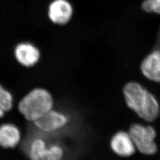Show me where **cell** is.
Returning a JSON list of instances; mask_svg holds the SVG:
<instances>
[{
	"label": "cell",
	"instance_id": "cell-1",
	"mask_svg": "<svg viewBox=\"0 0 160 160\" xmlns=\"http://www.w3.org/2000/svg\"><path fill=\"white\" fill-rule=\"evenodd\" d=\"M127 107L142 120L152 123L160 114V104L154 94L137 81H129L122 90Z\"/></svg>",
	"mask_w": 160,
	"mask_h": 160
},
{
	"label": "cell",
	"instance_id": "cell-2",
	"mask_svg": "<svg viewBox=\"0 0 160 160\" xmlns=\"http://www.w3.org/2000/svg\"><path fill=\"white\" fill-rule=\"evenodd\" d=\"M51 92L46 88L37 87L27 92L18 102L17 109L24 119L34 122L54 108Z\"/></svg>",
	"mask_w": 160,
	"mask_h": 160
},
{
	"label": "cell",
	"instance_id": "cell-3",
	"mask_svg": "<svg viewBox=\"0 0 160 160\" xmlns=\"http://www.w3.org/2000/svg\"><path fill=\"white\" fill-rule=\"evenodd\" d=\"M128 132L135 146L139 153L145 155H153L158 151L155 141L157 133L154 127L140 123L132 124Z\"/></svg>",
	"mask_w": 160,
	"mask_h": 160
},
{
	"label": "cell",
	"instance_id": "cell-4",
	"mask_svg": "<svg viewBox=\"0 0 160 160\" xmlns=\"http://www.w3.org/2000/svg\"><path fill=\"white\" fill-rule=\"evenodd\" d=\"M69 122L68 114L53 108L33 122V125L38 131L45 133H52L63 129Z\"/></svg>",
	"mask_w": 160,
	"mask_h": 160
},
{
	"label": "cell",
	"instance_id": "cell-5",
	"mask_svg": "<svg viewBox=\"0 0 160 160\" xmlns=\"http://www.w3.org/2000/svg\"><path fill=\"white\" fill-rule=\"evenodd\" d=\"M109 146L114 154L122 158L131 157L137 151L128 131L116 132L110 138Z\"/></svg>",
	"mask_w": 160,
	"mask_h": 160
},
{
	"label": "cell",
	"instance_id": "cell-6",
	"mask_svg": "<svg viewBox=\"0 0 160 160\" xmlns=\"http://www.w3.org/2000/svg\"><path fill=\"white\" fill-rule=\"evenodd\" d=\"M73 14L74 8L68 0H53L48 7V17L51 22L57 25L68 24Z\"/></svg>",
	"mask_w": 160,
	"mask_h": 160
},
{
	"label": "cell",
	"instance_id": "cell-7",
	"mask_svg": "<svg viewBox=\"0 0 160 160\" xmlns=\"http://www.w3.org/2000/svg\"><path fill=\"white\" fill-rule=\"evenodd\" d=\"M14 57L21 65L26 68H31L38 63L40 52L34 45L29 42H23L16 46Z\"/></svg>",
	"mask_w": 160,
	"mask_h": 160
},
{
	"label": "cell",
	"instance_id": "cell-8",
	"mask_svg": "<svg viewBox=\"0 0 160 160\" xmlns=\"http://www.w3.org/2000/svg\"><path fill=\"white\" fill-rule=\"evenodd\" d=\"M140 70L147 80L160 83V49H155L145 57L141 63Z\"/></svg>",
	"mask_w": 160,
	"mask_h": 160
},
{
	"label": "cell",
	"instance_id": "cell-9",
	"mask_svg": "<svg viewBox=\"0 0 160 160\" xmlns=\"http://www.w3.org/2000/svg\"><path fill=\"white\" fill-rule=\"evenodd\" d=\"M22 134L18 126L11 122L0 124V147L15 149L22 141Z\"/></svg>",
	"mask_w": 160,
	"mask_h": 160
},
{
	"label": "cell",
	"instance_id": "cell-10",
	"mask_svg": "<svg viewBox=\"0 0 160 160\" xmlns=\"http://www.w3.org/2000/svg\"><path fill=\"white\" fill-rule=\"evenodd\" d=\"M48 144L43 137L33 138L28 145L26 151L29 160H46Z\"/></svg>",
	"mask_w": 160,
	"mask_h": 160
},
{
	"label": "cell",
	"instance_id": "cell-11",
	"mask_svg": "<svg viewBox=\"0 0 160 160\" xmlns=\"http://www.w3.org/2000/svg\"><path fill=\"white\" fill-rule=\"evenodd\" d=\"M14 107V97L8 90L0 84V119Z\"/></svg>",
	"mask_w": 160,
	"mask_h": 160
},
{
	"label": "cell",
	"instance_id": "cell-12",
	"mask_svg": "<svg viewBox=\"0 0 160 160\" xmlns=\"http://www.w3.org/2000/svg\"><path fill=\"white\" fill-rule=\"evenodd\" d=\"M65 149L62 145L57 143L48 144L46 160H63Z\"/></svg>",
	"mask_w": 160,
	"mask_h": 160
},
{
	"label": "cell",
	"instance_id": "cell-13",
	"mask_svg": "<svg viewBox=\"0 0 160 160\" xmlns=\"http://www.w3.org/2000/svg\"><path fill=\"white\" fill-rule=\"evenodd\" d=\"M141 8L146 12L160 15V0H144L141 3Z\"/></svg>",
	"mask_w": 160,
	"mask_h": 160
}]
</instances>
